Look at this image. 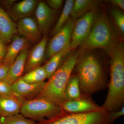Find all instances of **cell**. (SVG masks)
I'll use <instances>...</instances> for the list:
<instances>
[{"mask_svg": "<svg viewBox=\"0 0 124 124\" xmlns=\"http://www.w3.org/2000/svg\"><path fill=\"white\" fill-rule=\"evenodd\" d=\"M111 60L110 80L105 102L101 106L108 112L124 106V50L122 42L115 44L109 50Z\"/></svg>", "mask_w": 124, "mask_h": 124, "instance_id": "1", "label": "cell"}, {"mask_svg": "<svg viewBox=\"0 0 124 124\" xmlns=\"http://www.w3.org/2000/svg\"><path fill=\"white\" fill-rule=\"evenodd\" d=\"M82 95L91 96L108 87L104 67L99 59L92 54L85 55L76 64Z\"/></svg>", "mask_w": 124, "mask_h": 124, "instance_id": "2", "label": "cell"}, {"mask_svg": "<svg viewBox=\"0 0 124 124\" xmlns=\"http://www.w3.org/2000/svg\"><path fill=\"white\" fill-rule=\"evenodd\" d=\"M81 52L78 51L67 58L46 82L43 91L38 98L44 99L60 107L66 101V87Z\"/></svg>", "mask_w": 124, "mask_h": 124, "instance_id": "3", "label": "cell"}, {"mask_svg": "<svg viewBox=\"0 0 124 124\" xmlns=\"http://www.w3.org/2000/svg\"><path fill=\"white\" fill-rule=\"evenodd\" d=\"M115 44L114 35L107 19L103 16L95 18L89 35L83 44L85 48L109 50Z\"/></svg>", "mask_w": 124, "mask_h": 124, "instance_id": "4", "label": "cell"}, {"mask_svg": "<svg viewBox=\"0 0 124 124\" xmlns=\"http://www.w3.org/2000/svg\"><path fill=\"white\" fill-rule=\"evenodd\" d=\"M108 112L101 107L99 110L86 113L63 111L59 115L37 124H108Z\"/></svg>", "mask_w": 124, "mask_h": 124, "instance_id": "5", "label": "cell"}, {"mask_svg": "<svg viewBox=\"0 0 124 124\" xmlns=\"http://www.w3.org/2000/svg\"><path fill=\"white\" fill-rule=\"evenodd\" d=\"M63 112L60 106L44 99L37 98L23 102L20 113L27 118L40 122L55 117Z\"/></svg>", "mask_w": 124, "mask_h": 124, "instance_id": "6", "label": "cell"}, {"mask_svg": "<svg viewBox=\"0 0 124 124\" xmlns=\"http://www.w3.org/2000/svg\"><path fill=\"white\" fill-rule=\"evenodd\" d=\"M95 18V11L92 9L75 22L71 40V49L84 44L91 31Z\"/></svg>", "mask_w": 124, "mask_h": 124, "instance_id": "7", "label": "cell"}, {"mask_svg": "<svg viewBox=\"0 0 124 124\" xmlns=\"http://www.w3.org/2000/svg\"><path fill=\"white\" fill-rule=\"evenodd\" d=\"M75 23V21L70 19L62 29L54 35L46 45L45 57L51 58L71 42Z\"/></svg>", "mask_w": 124, "mask_h": 124, "instance_id": "8", "label": "cell"}, {"mask_svg": "<svg viewBox=\"0 0 124 124\" xmlns=\"http://www.w3.org/2000/svg\"><path fill=\"white\" fill-rule=\"evenodd\" d=\"M46 82L37 84H29L20 79L11 85V88L14 93L23 101L35 99L39 96L42 93Z\"/></svg>", "mask_w": 124, "mask_h": 124, "instance_id": "9", "label": "cell"}, {"mask_svg": "<svg viewBox=\"0 0 124 124\" xmlns=\"http://www.w3.org/2000/svg\"><path fill=\"white\" fill-rule=\"evenodd\" d=\"M60 107L64 112L74 113H86L101 108L92 100L90 96L84 95L76 100H67Z\"/></svg>", "mask_w": 124, "mask_h": 124, "instance_id": "10", "label": "cell"}, {"mask_svg": "<svg viewBox=\"0 0 124 124\" xmlns=\"http://www.w3.org/2000/svg\"><path fill=\"white\" fill-rule=\"evenodd\" d=\"M35 10L36 21L40 32L46 33L53 21L56 11L42 1H39Z\"/></svg>", "mask_w": 124, "mask_h": 124, "instance_id": "11", "label": "cell"}, {"mask_svg": "<svg viewBox=\"0 0 124 124\" xmlns=\"http://www.w3.org/2000/svg\"><path fill=\"white\" fill-rule=\"evenodd\" d=\"M48 38L44 36L42 39L29 52L24 72L26 73L37 68L40 66L41 64L45 57V52L47 44Z\"/></svg>", "mask_w": 124, "mask_h": 124, "instance_id": "12", "label": "cell"}, {"mask_svg": "<svg viewBox=\"0 0 124 124\" xmlns=\"http://www.w3.org/2000/svg\"><path fill=\"white\" fill-rule=\"evenodd\" d=\"M16 24L17 32L27 40L35 42L39 40L41 32L35 19L30 17L23 18Z\"/></svg>", "mask_w": 124, "mask_h": 124, "instance_id": "13", "label": "cell"}, {"mask_svg": "<svg viewBox=\"0 0 124 124\" xmlns=\"http://www.w3.org/2000/svg\"><path fill=\"white\" fill-rule=\"evenodd\" d=\"M29 52L27 46L20 52L10 67L6 77L2 81L11 85L22 77Z\"/></svg>", "mask_w": 124, "mask_h": 124, "instance_id": "14", "label": "cell"}, {"mask_svg": "<svg viewBox=\"0 0 124 124\" xmlns=\"http://www.w3.org/2000/svg\"><path fill=\"white\" fill-rule=\"evenodd\" d=\"M17 32L16 24L0 6V35L5 44L11 41Z\"/></svg>", "mask_w": 124, "mask_h": 124, "instance_id": "15", "label": "cell"}, {"mask_svg": "<svg viewBox=\"0 0 124 124\" xmlns=\"http://www.w3.org/2000/svg\"><path fill=\"white\" fill-rule=\"evenodd\" d=\"M27 40L23 37L14 36L11 44L6 49V53L2 63L10 66L23 50L27 47Z\"/></svg>", "mask_w": 124, "mask_h": 124, "instance_id": "16", "label": "cell"}, {"mask_svg": "<svg viewBox=\"0 0 124 124\" xmlns=\"http://www.w3.org/2000/svg\"><path fill=\"white\" fill-rule=\"evenodd\" d=\"M38 2L36 0H23L15 3L11 9V18L19 20L29 17L36 9Z\"/></svg>", "mask_w": 124, "mask_h": 124, "instance_id": "17", "label": "cell"}, {"mask_svg": "<svg viewBox=\"0 0 124 124\" xmlns=\"http://www.w3.org/2000/svg\"><path fill=\"white\" fill-rule=\"evenodd\" d=\"M23 103L15 98L0 95V117H6L19 114Z\"/></svg>", "mask_w": 124, "mask_h": 124, "instance_id": "18", "label": "cell"}, {"mask_svg": "<svg viewBox=\"0 0 124 124\" xmlns=\"http://www.w3.org/2000/svg\"><path fill=\"white\" fill-rule=\"evenodd\" d=\"M71 49L70 42L62 50L53 55L44 65L48 79L58 68L61 65L62 60Z\"/></svg>", "mask_w": 124, "mask_h": 124, "instance_id": "19", "label": "cell"}, {"mask_svg": "<svg viewBox=\"0 0 124 124\" xmlns=\"http://www.w3.org/2000/svg\"><path fill=\"white\" fill-rule=\"evenodd\" d=\"M97 1L92 0H76L74 1L71 15L72 19H76L85 13L90 10L92 9L97 5Z\"/></svg>", "mask_w": 124, "mask_h": 124, "instance_id": "20", "label": "cell"}, {"mask_svg": "<svg viewBox=\"0 0 124 124\" xmlns=\"http://www.w3.org/2000/svg\"><path fill=\"white\" fill-rule=\"evenodd\" d=\"M79 81L76 75H71L69 78L65 90V97L67 100L78 99L81 97Z\"/></svg>", "mask_w": 124, "mask_h": 124, "instance_id": "21", "label": "cell"}, {"mask_svg": "<svg viewBox=\"0 0 124 124\" xmlns=\"http://www.w3.org/2000/svg\"><path fill=\"white\" fill-rule=\"evenodd\" d=\"M21 78L28 84H37L44 82L47 75L44 66H40L26 73Z\"/></svg>", "mask_w": 124, "mask_h": 124, "instance_id": "22", "label": "cell"}, {"mask_svg": "<svg viewBox=\"0 0 124 124\" xmlns=\"http://www.w3.org/2000/svg\"><path fill=\"white\" fill-rule=\"evenodd\" d=\"M74 0H67L65 1L62 14L58 22L53 29L52 33L54 35L57 33L69 20Z\"/></svg>", "mask_w": 124, "mask_h": 124, "instance_id": "23", "label": "cell"}, {"mask_svg": "<svg viewBox=\"0 0 124 124\" xmlns=\"http://www.w3.org/2000/svg\"><path fill=\"white\" fill-rule=\"evenodd\" d=\"M2 124H37L33 120L24 117L22 114L4 117Z\"/></svg>", "mask_w": 124, "mask_h": 124, "instance_id": "24", "label": "cell"}, {"mask_svg": "<svg viewBox=\"0 0 124 124\" xmlns=\"http://www.w3.org/2000/svg\"><path fill=\"white\" fill-rule=\"evenodd\" d=\"M11 85L3 81H0V95L15 98L23 102L20 98L14 93L11 88Z\"/></svg>", "mask_w": 124, "mask_h": 124, "instance_id": "25", "label": "cell"}, {"mask_svg": "<svg viewBox=\"0 0 124 124\" xmlns=\"http://www.w3.org/2000/svg\"><path fill=\"white\" fill-rule=\"evenodd\" d=\"M112 14L116 25L120 31L124 32V15L120 10L113 8L111 9Z\"/></svg>", "mask_w": 124, "mask_h": 124, "instance_id": "26", "label": "cell"}, {"mask_svg": "<svg viewBox=\"0 0 124 124\" xmlns=\"http://www.w3.org/2000/svg\"><path fill=\"white\" fill-rule=\"evenodd\" d=\"M124 115V106L118 110L108 112V124H112L118 118Z\"/></svg>", "mask_w": 124, "mask_h": 124, "instance_id": "27", "label": "cell"}, {"mask_svg": "<svg viewBox=\"0 0 124 124\" xmlns=\"http://www.w3.org/2000/svg\"><path fill=\"white\" fill-rule=\"evenodd\" d=\"M46 1L49 7L55 10L61 8L63 3V0H47Z\"/></svg>", "mask_w": 124, "mask_h": 124, "instance_id": "28", "label": "cell"}, {"mask_svg": "<svg viewBox=\"0 0 124 124\" xmlns=\"http://www.w3.org/2000/svg\"><path fill=\"white\" fill-rule=\"evenodd\" d=\"M10 66L5 63L0 64V81L3 80L7 76Z\"/></svg>", "mask_w": 124, "mask_h": 124, "instance_id": "29", "label": "cell"}, {"mask_svg": "<svg viewBox=\"0 0 124 124\" xmlns=\"http://www.w3.org/2000/svg\"><path fill=\"white\" fill-rule=\"evenodd\" d=\"M5 44L0 35V64L2 63L6 52Z\"/></svg>", "mask_w": 124, "mask_h": 124, "instance_id": "30", "label": "cell"}, {"mask_svg": "<svg viewBox=\"0 0 124 124\" xmlns=\"http://www.w3.org/2000/svg\"><path fill=\"white\" fill-rule=\"evenodd\" d=\"M108 2L120 7L122 10L124 9V0H111L108 1Z\"/></svg>", "mask_w": 124, "mask_h": 124, "instance_id": "31", "label": "cell"}, {"mask_svg": "<svg viewBox=\"0 0 124 124\" xmlns=\"http://www.w3.org/2000/svg\"><path fill=\"white\" fill-rule=\"evenodd\" d=\"M4 117H0V124H2Z\"/></svg>", "mask_w": 124, "mask_h": 124, "instance_id": "32", "label": "cell"}]
</instances>
